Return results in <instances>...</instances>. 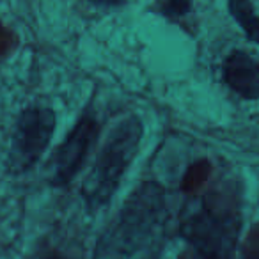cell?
<instances>
[{
	"instance_id": "obj_2",
	"label": "cell",
	"mask_w": 259,
	"mask_h": 259,
	"mask_svg": "<svg viewBox=\"0 0 259 259\" xmlns=\"http://www.w3.org/2000/svg\"><path fill=\"white\" fill-rule=\"evenodd\" d=\"M142 135L144 124L137 115H128L115 128H112L82 187V194L91 209L105 206L110 201L122 176L137 156Z\"/></svg>"
},
{
	"instance_id": "obj_9",
	"label": "cell",
	"mask_w": 259,
	"mask_h": 259,
	"mask_svg": "<svg viewBox=\"0 0 259 259\" xmlns=\"http://www.w3.org/2000/svg\"><path fill=\"white\" fill-rule=\"evenodd\" d=\"M211 172H213V165L208 158L195 160L187 169L183 180H181V190L185 194H195L199 188H202L208 183Z\"/></svg>"
},
{
	"instance_id": "obj_6",
	"label": "cell",
	"mask_w": 259,
	"mask_h": 259,
	"mask_svg": "<svg viewBox=\"0 0 259 259\" xmlns=\"http://www.w3.org/2000/svg\"><path fill=\"white\" fill-rule=\"evenodd\" d=\"M222 78L243 100H259V62L243 50H233L222 64Z\"/></svg>"
},
{
	"instance_id": "obj_12",
	"label": "cell",
	"mask_w": 259,
	"mask_h": 259,
	"mask_svg": "<svg viewBox=\"0 0 259 259\" xmlns=\"http://www.w3.org/2000/svg\"><path fill=\"white\" fill-rule=\"evenodd\" d=\"M89 2H93L96 6H103V8H115V6L124 4L126 0H89Z\"/></svg>"
},
{
	"instance_id": "obj_10",
	"label": "cell",
	"mask_w": 259,
	"mask_h": 259,
	"mask_svg": "<svg viewBox=\"0 0 259 259\" xmlns=\"http://www.w3.org/2000/svg\"><path fill=\"white\" fill-rule=\"evenodd\" d=\"M18 47V36L15 30H11L9 27L4 25V22L0 20V59L8 57Z\"/></svg>"
},
{
	"instance_id": "obj_4",
	"label": "cell",
	"mask_w": 259,
	"mask_h": 259,
	"mask_svg": "<svg viewBox=\"0 0 259 259\" xmlns=\"http://www.w3.org/2000/svg\"><path fill=\"white\" fill-rule=\"evenodd\" d=\"M55 122H57L55 112L48 107L34 105L20 112L9 146V172H27L39 162L54 137Z\"/></svg>"
},
{
	"instance_id": "obj_11",
	"label": "cell",
	"mask_w": 259,
	"mask_h": 259,
	"mask_svg": "<svg viewBox=\"0 0 259 259\" xmlns=\"http://www.w3.org/2000/svg\"><path fill=\"white\" fill-rule=\"evenodd\" d=\"M241 259H259V224L252 226L245 236Z\"/></svg>"
},
{
	"instance_id": "obj_7",
	"label": "cell",
	"mask_w": 259,
	"mask_h": 259,
	"mask_svg": "<svg viewBox=\"0 0 259 259\" xmlns=\"http://www.w3.org/2000/svg\"><path fill=\"white\" fill-rule=\"evenodd\" d=\"M227 9L250 43L259 45V15L250 0H227Z\"/></svg>"
},
{
	"instance_id": "obj_3",
	"label": "cell",
	"mask_w": 259,
	"mask_h": 259,
	"mask_svg": "<svg viewBox=\"0 0 259 259\" xmlns=\"http://www.w3.org/2000/svg\"><path fill=\"white\" fill-rule=\"evenodd\" d=\"M181 231L204 259H231L240 231L236 197L229 192H209L183 220Z\"/></svg>"
},
{
	"instance_id": "obj_5",
	"label": "cell",
	"mask_w": 259,
	"mask_h": 259,
	"mask_svg": "<svg viewBox=\"0 0 259 259\" xmlns=\"http://www.w3.org/2000/svg\"><path fill=\"white\" fill-rule=\"evenodd\" d=\"M100 135V122L91 114H83L69 132L66 141L55 149L50 160V180L55 187H66L78 174Z\"/></svg>"
},
{
	"instance_id": "obj_8",
	"label": "cell",
	"mask_w": 259,
	"mask_h": 259,
	"mask_svg": "<svg viewBox=\"0 0 259 259\" xmlns=\"http://www.w3.org/2000/svg\"><path fill=\"white\" fill-rule=\"evenodd\" d=\"M156 11L167 18L169 22H174L187 29L188 18L194 13V0H156Z\"/></svg>"
},
{
	"instance_id": "obj_1",
	"label": "cell",
	"mask_w": 259,
	"mask_h": 259,
	"mask_svg": "<svg viewBox=\"0 0 259 259\" xmlns=\"http://www.w3.org/2000/svg\"><path fill=\"white\" fill-rule=\"evenodd\" d=\"M165 209V192L155 181L139 185L114 222L101 234L94 259H124L134 254L158 226Z\"/></svg>"
}]
</instances>
